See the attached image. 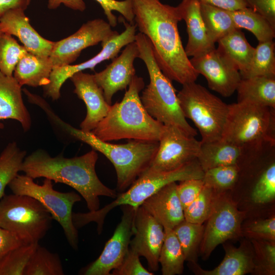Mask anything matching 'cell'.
<instances>
[{
	"label": "cell",
	"instance_id": "51",
	"mask_svg": "<svg viewBox=\"0 0 275 275\" xmlns=\"http://www.w3.org/2000/svg\"><path fill=\"white\" fill-rule=\"evenodd\" d=\"M3 33V32H2V29H1V26H0V35H1Z\"/></svg>",
	"mask_w": 275,
	"mask_h": 275
},
{
	"label": "cell",
	"instance_id": "15",
	"mask_svg": "<svg viewBox=\"0 0 275 275\" xmlns=\"http://www.w3.org/2000/svg\"><path fill=\"white\" fill-rule=\"evenodd\" d=\"M194 69L205 77L208 87L229 97L236 91L241 79L236 67L217 48L189 59Z\"/></svg>",
	"mask_w": 275,
	"mask_h": 275
},
{
	"label": "cell",
	"instance_id": "6",
	"mask_svg": "<svg viewBox=\"0 0 275 275\" xmlns=\"http://www.w3.org/2000/svg\"><path fill=\"white\" fill-rule=\"evenodd\" d=\"M274 109L248 101L229 104L222 140L249 151L274 144Z\"/></svg>",
	"mask_w": 275,
	"mask_h": 275
},
{
	"label": "cell",
	"instance_id": "14",
	"mask_svg": "<svg viewBox=\"0 0 275 275\" xmlns=\"http://www.w3.org/2000/svg\"><path fill=\"white\" fill-rule=\"evenodd\" d=\"M179 128L164 125L157 151L148 168L154 171H170L197 159L201 141Z\"/></svg>",
	"mask_w": 275,
	"mask_h": 275
},
{
	"label": "cell",
	"instance_id": "7",
	"mask_svg": "<svg viewBox=\"0 0 275 275\" xmlns=\"http://www.w3.org/2000/svg\"><path fill=\"white\" fill-rule=\"evenodd\" d=\"M53 218L37 200L26 195H4L0 199V226L24 244H36L50 229Z\"/></svg>",
	"mask_w": 275,
	"mask_h": 275
},
{
	"label": "cell",
	"instance_id": "8",
	"mask_svg": "<svg viewBox=\"0 0 275 275\" xmlns=\"http://www.w3.org/2000/svg\"><path fill=\"white\" fill-rule=\"evenodd\" d=\"M177 95L185 118L199 130L201 142L222 139L229 104L196 81L183 85Z\"/></svg>",
	"mask_w": 275,
	"mask_h": 275
},
{
	"label": "cell",
	"instance_id": "13",
	"mask_svg": "<svg viewBox=\"0 0 275 275\" xmlns=\"http://www.w3.org/2000/svg\"><path fill=\"white\" fill-rule=\"evenodd\" d=\"M120 20L125 25L124 31L106 43L101 45L102 49L95 56L78 64L53 68L49 83L43 87L44 94L46 96L53 100H58L60 97L62 86L73 74L86 69L94 70L95 67L102 62L116 58L123 47L135 41L136 29L135 24L125 22L122 16Z\"/></svg>",
	"mask_w": 275,
	"mask_h": 275
},
{
	"label": "cell",
	"instance_id": "26",
	"mask_svg": "<svg viewBox=\"0 0 275 275\" xmlns=\"http://www.w3.org/2000/svg\"><path fill=\"white\" fill-rule=\"evenodd\" d=\"M53 65L49 57L26 52L18 61L13 76L22 87L44 86L49 82Z\"/></svg>",
	"mask_w": 275,
	"mask_h": 275
},
{
	"label": "cell",
	"instance_id": "36",
	"mask_svg": "<svg viewBox=\"0 0 275 275\" xmlns=\"http://www.w3.org/2000/svg\"><path fill=\"white\" fill-rule=\"evenodd\" d=\"M12 35L3 33L0 35V71L12 76L19 60L27 52Z\"/></svg>",
	"mask_w": 275,
	"mask_h": 275
},
{
	"label": "cell",
	"instance_id": "1",
	"mask_svg": "<svg viewBox=\"0 0 275 275\" xmlns=\"http://www.w3.org/2000/svg\"><path fill=\"white\" fill-rule=\"evenodd\" d=\"M134 22L151 42L160 70L182 85L196 81L199 74L187 56L179 35L181 20L176 7L160 0H131Z\"/></svg>",
	"mask_w": 275,
	"mask_h": 275
},
{
	"label": "cell",
	"instance_id": "38",
	"mask_svg": "<svg viewBox=\"0 0 275 275\" xmlns=\"http://www.w3.org/2000/svg\"><path fill=\"white\" fill-rule=\"evenodd\" d=\"M240 168L237 165L223 166L204 172L202 180L205 186L216 191L229 189L236 182Z\"/></svg>",
	"mask_w": 275,
	"mask_h": 275
},
{
	"label": "cell",
	"instance_id": "24",
	"mask_svg": "<svg viewBox=\"0 0 275 275\" xmlns=\"http://www.w3.org/2000/svg\"><path fill=\"white\" fill-rule=\"evenodd\" d=\"M243 244L239 248L225 247V255L221 263L212 270H205L197 262H188L189 268L198 275H244L254 273L255 264L253 249Z\"/></svg>",
	"mask_w": 275,
	"mask_h": 275
},
{
	"label": "cell",
	"instance_id": "32",
	"mask_svg": "<svg viewBox=\"0 0 275 275\" xmlns=\"http://www.w3.org/2000/svg\"><path fill=\"white\" fill-rule=\"evenodd\" d=\"M204 229L203 224L192 223L185 219L173 229L186 261H197Z\"/></svg>",
	"mask_w": 275,
	"mask_h": 275
},
{
	"label": "cell",
	"instance_id": "35",
	"mask_svg": "<svg viewBox=\"0 0 275 275\" xmlns=\"http://www.w3.org/2000/svg\"><path fill=\"white\" fill-rule=\"evenodd\" d=\"M275 44L273 40L259 42L251 64L242 78L254 76L275 77Z\"/></svg>",
	"mask_w": 275,
	"mask_h": 275
},
{
	"label": "cell",
	"instance_id": "23",
	"mask_svg": "<svg viewBox=\"0 0 275 275\" xmlns=\"http://www.w3.org/2000/svg\"><path fill=\"white\" fill-rule=\"evenodd\" d=\"M15 120L27 131L32 125L31 116L25 106L21 93V86L13 76H8L0 71V121ZM4 125L0 122V129Z\"/></svg>",
	"mask_w": 275,
	"mask_h": 275
},
{
	"label": "cell",
	"instance_id": "43",
	"mask_svg": "<svg viewBox=\"0 0 275 275\" xmlns=\"http://www.w3.org/2000/svg\"><path fill=\"white\" fill-rule=\"evenodd\" d=\"M242 233L251 239L275 241V217L254 221L247 225Z\"/></svg>",
	"mask_w": 275,
	"mask_h": 275
},
{
	"label": "cell",
	"instance_id": "5",
	"mask_svg": "<svg viewBox=\"0 0 275 275\" xmlns=\"http://www.w3.org/2000/svg\"><path fill=\"white\" fill-rule=\"evenodd\" d=\"M135 42L139 51L138 58L144 62L150 79L140 97L144 107L152 118L164 125L175 126L186 134L195 136L197 130L185 118L172 80L157 65L150 41L139 32L136 34Z\"/></svg>",
	"mask_w": 275,
	"mask_h": 275
},
{
	"label": "cell",
	"instance_id": "37",
	"mask_svg": "<svg viewBox=\"0 0 275 275\" xmlns=\"http://www.w3.org/2000/svg\"><path fill=\"white\" fill-rule=\"evenodd\" d=\"M38 243L22 244L10 251L0 260V275H23Z\"/></svg>",
	"mask_w": 275,
	"mask_h": 275
},
{
	"label": "cell",
	"instance_id": "28",
	"mask_svg": "<svg viewBox=\"0 0 275 275\" xmlns=\"http://www.w3.org/2000/svg\"><path fill=\"white\" fill-rule=\"evenodd\" d=\"M217 42V48L236 67L241 76L251 64L255 48L239 29L232 31Z\"/></svg>",
	"mask_w": 275,
	"mask_h": 275
},
{
	"label": "cell",
	"instance_id": "48",
	"mask_svg": "<svg viewBox=\"0 0 275 275\" xmlns=\"http://www.w3.org/2000/svg\"><path fill=\"white\" fill-rule=\"evenodd\" d=\"M200 3L209 4L228 11H234L248 7L244 0H199Z\"/></svg>",
	"mask_w": 275,
	"mask_h": 275
},
{
	"label": "cell",
	"instance_id": "3",
	"mask_svg": "<svg viewBox=\"0 0 275 275\" xmlns=\"http://www.w3.org/2000/svg\"><path fill=\"white\" fill-rule=\"evenodd\" d=\"M145 83L135 75L120 102L111 105L107 115L91 132L105 142L122 139L159 141L164 125L152 118L140 96Z\"/></svg>",
	"mask_w": 275,
	"mask_h": 275
},
{
	"label": "cell",
	"instance_id": "25",
	"mask_svg": "<svg viewBox=\"0 0 275 275\" xmlns=\"http://www.w3.org/2000/svg\"><path fill=\"white\" fill-rule=\"evenodd\" d=\"M248 151L249 150L222 139L201 142L197 159L204 172L219 166H238Z\"/></svg>",
	"mask_w": 275,
	"mask_h": 275
},
{
	"label": "cell",
	"instance_id": "21",
	"mask_svg": "<svg viewBox=\"0 0 275 275\" xmlns=\"http://www.w3.org/2000/svg\"><path fill=\"white\" fill-rule=\"evenodd\" d=\"M176 182L162 187L142 206L163 228L173 229L184 220V210L177 193Z\"/></svg>",
	"mask_w": 275,
	"mask_h": 275
},
{
	"label": "cell",
	"instance_id": "2",
	"mask_svg": "<svg viewBox=\"0 0 275 275\" xmlns=\"http://www.w3.org/2000/svg\"><path fill=\"white\" fill-rule=\"evenodd\" d=\"M98 158L94 149L71 158L62 154L52 157L39 149L25 156L20 171L33 179L44 177L71 186L84 198L89 211H95L99 209V196H117L115 190L104 185L98 177L95 170Z\"/></svg>",
	"mask_w": 275,
	"mask_h": 275
},
{
	"label": "cell",
	"instance_id": "41",
	"mask_svg": "<svg viewBox=\"0 0 275 275\" xmlns=\"http://www.w3.org/2000/svg\"><path fill=\"white\" fill-rule=\"evenodd\" d=\"M275 198V163H272L262 173L252 194V200L257 204H265Z\"/></svg>",
	"mask_w": 275,
	"mask_h": 275
},
{
	"label": "cell",
	"instance_id": "10",
	"mask_svg": "<svg viewBox=\"0 0 275 275\" xmlns=\"http://www.w3.org/2000/svg\"><path fill=\"white\" fill-rule=\"evenodd\" d=\"M8 186L14 194L28 196L39 201L61 226L71 246L77 249L78 232L73 222L72 207L81 201L79 195L54 189L52 180L48 178H45L42 185L38 184L26 175L18 174Z\"/></svg>",
	"mask_w": 275,
	"mask_h": 275
},
{
	"label": "cell",
	"instance_id": "34",
	"mask_svg": "<svg viewBox=\"0 0 275 275\" xmlns=\"http://www.w3.org/2000/svg\"><path fill=\"white\" fill-rule=\"evenodd\" d=\"M26 152L14 142L9 143L0 154V199L5 188L18 174Z\"/></svg>",
	"mask_w": 275,
	"mask_h": 275
},
{
	"label": "cell",
	"instance_id": "49",
	"mask_svg": "<svg viewBox=\"0 0 275 275\" xmlns=\"http://www.w3.org/2000/svg\"><path fill=\"white\" fill-rule=\"evenodd\" d=\"M63 4L66 7L76 11L82 12L86 6L83 0H48L47 7L49 9H56Z\"/></svg>",
	"mask_w": 275,
	"mask_h": 275
},
{
	"label": "cell",
	"instance_id": "16",
	"mask_svg": "<svg viewBox=\"0 0 275 275\" xmlns=\"http://www.w3.org/2000/svg\"><path fill=\"white\" fill-rule=\"evenodd\" d=\"M123 215L113 235L105 244L99 257L84 272L85 275H109L122 263L129 248L133 234V223L137 209L128 205H121Z\"/></svg>",
	"mask_w": 275,
	"mask_h": 275
},
{
	"label": "cell",
	"instance_id": "22",
	"mask_svg": "<svg viewBox=\"0 0 275 275\" xmlns=\"http://www.w3.org/2000/svg\"><path fill=\"white\" fill-rule=\"evenodd\" d=\"M176 7L181 20L186 25L188 40L184 50L187 56L195 57L215 48L207 35L200 1L182 0Z\"/></svg>",
	"mask_w": 275,
	"mask_h": 275
},
{
	"label": "cell",
	"instance_id": "39",
	"mask_svg": "<svg viewBox=\"0 0 275 275\" xmlns=\"http://www.w3.org/2000/svg\"><path fill=\"white\" fill-rule=\"evenodd\" d=\"M215 193L213 189L204 185L197 197L183 210L184 219L203 224L210 214Z\"/></svg>",
	"mask_w": 275,
	"mask_h": 275
},
{
	"label": "cell",
	"instance_id": "46",
	"mask_svg": "<svg viewBox=\"0 0 275 275\" xmlns=\"http://www.w3.org/2000/svg\"><path fill=\"white\" fill-rule=\"evenodd\" d=\"M248 7L264 17L275 28V0H244Z\"/></svg>",
	"mask_w": 275,
	"mask_h": 275
},
{
	"label": "cell",
	"instance_id": "30",
	"mask_svg": "<svg viewBox=\"0 0 275 275\" xmlns=\"http://www.w3.org/2000/svg\"><path fill=\"white\" fill-rule=\"evenodd\" d=\"M237 29H245L254 35L259 42L273 40L275 28L262 15L249 7L228 11Z\"/></svg>",
	"mask_w": 275,
	"mask_h": 275
},
{
	"label": "cell",
	"instance_id": "42",
	"mask_svg": "<svg viewBox=\"0 0 275 275\" xmlns=\"http://www.w3.org/2000/svg\"><path fill=\"white\" fill-rule=\"evenodd\" d=\"M100 4L104 13L112 27H115L118 23V18L113 11L119 12L128 22L133 24L134 14L131 0H95Z\"/></svg>",
	"mask_w": 275,
	"mask_h": 275
},
{
	"label": "cell",
	"instance_id": "33",
	"mask_svg": "<svg viewBox=\"0 0 275 275\" xmlns=\"http://www.w3.org/2000/svg\"><path fill=\"white\" fill-rule=\"evenodd\" d=\"M61 259L56 253L37 245L25 268L23 275H63Z\"/></svg>",
	"mask_w": 275,
	"mask_h": 275
},
{
	"label": "cell",
	"instance_id": "47",
	"mask_svg": "<svg viewBox=\"0 0 275 275\" xmlns=\"http://www.w3.org/2000/svg\"><path fill=\"white\" fill-rule=\"evenodd\" d=\"M24 244L15 234L0 226V260L10 251Z\"/></svg>",
	"mask_w": 275,
	"mask_h": 275
},
{
	"label": "cell",
	"instance_id": "19",
	"mask_svg": "<svg viewBox=\"0 0 275 275\" xmlns=\"http://www.w3.org/2000/svg\"><path fill=\"white\" fill-rule=\"evenodd\" d=\"M69 79L74 86L73 92L85 102L87 115L80 124V129L92 131L107 115L111 105L106 101L102 89L96 82L93 74L79 71Z\"/></svg>",
	"mask_w": 275,
	"mask_h": 275
},
{
	"label": "cell",
	"instance_id": "9",
	"mask_svg": "<svg viewBox=\"0 0 275 275\" xmlns=\"http://www.w3.org/2000/svg\"><path fill=\"white\" fill-rule=\"evenodd\" d=\"M204 171L197 159L170 171H154L147 168L128 190L117 195L115 200L101 209L90 212L89 218L98 226L102 227L106 214L116 207L128 205L137 209L145 200L166 185L190 179H202Z\"/></svg>",
	"mask_w": 275,
	"mask_h": 275
},
{
	"label": "cell",
	"instance_id": "27",
	"mask_svg": "<svg viewBox=\"0 0 275 275\" xmlns=\"http://www.w3.org/2000/svg\"><path fill=\"white\" fill-rule=\"evenodd\" d=\"M236 91L238 102L248 101L275 108V77L241 78Z\"/></svg>",
	"mask_w": 275,
	"mask_h": 275
},
{
	"label": "cell",
	"instance_id": "11",
	"mask_svg": "<svg viewBox=\"0 0 275 275\" xmlns=\"http://www.w3.org/2000/svg\"><path fill=\"white\" fill-rule=\"evenodd\" d=\"M244 216L228 196L215 191L199 249L203 258H208L219 244L241 235Z\"/></svg>",
	"mask_w": 275,
	"mask_h": 275
},
{
	"label": "cell",
	"instance_id": "44",
	"mask_svg": "<svg viewBox=\"0 0 275 275\" xmlns=\"http://www.w3.org/2000/svg\"><path fill=\"white\" fill-rule=\"evenodd\" d=\"M204 186L201 179H190L180 181L177 193L183 210L199 195Z\"/></svg>",
	"mask_w": 275,
	"mask_h": 275
},
{
	"label": "cell",
	"instance_id": "31",
	"mask_svg": "<svg viewBox=\"0 0 275 275\" xmlns=\"http://www.w3.org/2000/svg\"><path fill=\"white\" fill-rule=\"evenodd\" d=\"M164 238L159 256L163 275L182 273L185 261L180 243L172 229L164 228Z\"/></svg>",
	"mask_w": 275,
	"mask_h": 275
},
{
	"label": "cell",
	"instance_id": "29",
	"mask_svg": "<svg viewBox=\"0 0 275 275\" xmlns=\"http://www.w3.org/2000/svg\"><path fill=\"white\" fill-rule=\"evenodd\" d=\"M200 11L207 35L214 44L237 29L228 10L200 3Z\"/></svg>",
	"mask_w": 275,
	"mask_h": 275
},
{
	"label": "cell",
	"instance_id": "4",
	"mask_svg": "<svg viewBox=\"0 0 275 275\" xmlns=\"http://www.w3.org/2000/svg\"><path fill=\"white\" fill-rule=\"evenodd\" d=\"M46 114L64 131L103 154L112 163L117 174V187L120 192L129 187L149 167L158 148V141L129 140L124 144L103 141L92 132L84 131L66 123L50 108Z\"/></svg>",
	"mask_w": 275,
	"mask_h": 275
},
{
	"label": "cell",
	"instance_id": "12",
	"mask_svg": "<svg viewBox=\"0 0 275 275\" xmlns=\"http://www.w3.org/2000/svg\"><path fill=\"white\" fill-rule=\"evenodd\" d=\"M119 34L102 19L87 21L74 34L54 42L49 56L53 68L71 64L84 49L99 43L105 44Z\"/></svg>",
	"mask_w": 275,
	"mask_h": 275
},
{
	"label": "cell",
	"instance_id": "20",
	"mask_svg": "<svg viewBox=\"0 0 275 275\" xmlns=\"http://www.w3.org/2000/svg\"><path fill=\"white\" fill-rule=\"evenodd\" d=\"M0 26L3 33L17 37L28 52L49 57L54 42L43 38L32 27L24 10L7 11L0 18Z\"/></svg>",
	"mask_w": 275,
	"mask_h": 275
},
{
	"label": "cell",
	"instance_id": "40",
	"mask_svg": "<svg viewBox=\"0 0 275 275\" xmlns=\"http://www.w3.org/2000/svg\"><path fill=\"white\" fill-rule=\"evenodd\" d=\"M255 268L258 274H275V241L252 239Z\"/></svg>",
	"mask_w": 275,
	"mask_h": 275
},
{
	"label": "cell",
	"instance_id": "17",
	"mask_svg": "<svg viewBox=\"0 0 275 275\" xmlns=\"http://www.w3.org/2000/svg\"><path fill=\"white\" fill-rule=\"evenodd\" d=\"M133 235L129 249L146 259L149 270L157 271L164 238V228L142 205L135 212Z\"/></svg>",
	"mask_w": 275,
	"mask_h": 275
},
{
	"label": "cell",
	"instance_id": "45",
	"mask_svg": "<svg viewBox=\"0 0 275 275\" xmlns=\"http://www.w3.org/2000/svg\"><path fill=\"white\" fill-rule=\"evenodd\" d=\"M139 256L135 252L129 251L121 264L113 269V275H153L154 273L146 269L141 263Z\"/></svg>",
	"mask_w": 275,
	"mask_h": 275
},
{
	"label": "cell",
	"instance_id": "18",
	"mask_svg": "<svg viewBox=\"0 0 275 275\" xmlns=\"http://www.w3.org/2000/svg\"><path fill=\"white\" fill-rule=\"evenodd\" d=\"M125 47L121 54L113 59L103 70L93 74L109 105L114 95L119 91L126 89L135 75L134 61L139 55L137 45L134 41Z\"/></svg>",
	"mask_w": 275,
	"mask_h": 275
},
{
	"label": "cell",
	"instance_id": "50",
	"mask_svg": "<svg viewBox=\"0 0 275 275\" xmlns=\"http://www.w3.org/2000/svg\"><path fill=\"white\" fill-rule=\"evenodd\" d=\"M32 0H0V18L8 10L20 9L25 10Z\"/></svg>",
	"mask_w": 275,
	"mask_h": 275
}]
</instances>
